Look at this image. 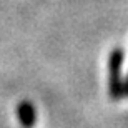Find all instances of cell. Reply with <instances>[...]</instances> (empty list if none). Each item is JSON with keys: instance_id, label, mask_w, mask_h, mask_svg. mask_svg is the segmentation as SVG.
I'll use <instances>...</instances> for the list:
<instances>
[{"instance_id": "obj_1", "label": "cell", "mask_w": 128, "mask_h": 128, "mask_svg": "<svg viewBox=\"0 0 128 128\" xmlns=\"http://www.w3.org/2000/svg\"><path fill=\"white\" fill-rule=\"evenodd\" d=\"M125 52L122 47H115L108 55V92L113 100L123 96V80H122V65Z\"/></svg>"}, {"instance_id": "obj_2", "label": "cell", "mask_w": 128, "mask_h": 128, "mask_svg": "<svg viewBox=\"0 0 128 128\" xmlns=\"http://www.w3.org/2000/svg\"><path fill=\"white\" fill-rule=\"evenodd\" d=\"M17 118L24 128H32L37 123V110L28 100H24L17 105Z\"/></svg>"}, {"instance_id": "obj_3", "label": "cell", "mask_w": 128, "mask_h": 128, "mask_svg": "<svg viewBox=\"0 0 128 128\" xmlns=\"http://www.w3.org/2000/svg\"><path fill=\"white\" fill-rule=\"evenodd\" d=\"M123 96H128V73H126V78L123 80Z\"/></svg>"}]
</instances>
